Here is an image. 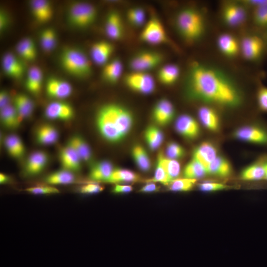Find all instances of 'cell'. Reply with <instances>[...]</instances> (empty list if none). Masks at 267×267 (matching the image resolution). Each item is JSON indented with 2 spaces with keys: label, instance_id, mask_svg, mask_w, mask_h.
Here are the masks:
<instances>
[{
  "label": "cell",
  "instance_id": "cell-1",
  "mask_svg": "<svg viewBox=\"0 0 267 267\" xmlns=\"http://www.w3.org/2000/svg\"><path fill=\"white\" fill-rule=\"evenodd\" d=\"M186 88L190 97L209 103L234 107L241 100L238 89L226 74L198 62L192 63L189 68Z\"/></svg>",
  "mask_w": 267,
  "mask_h": 267
},
{
  "label": "cell",
  "instance_id": "cell-2",
  "mask_svg": "<svg viewBox=\"0 0 267 267\" xmlns=\"http://www.w3.org/2000/svg\"><path fill=\"white\" fill-rule=\"evenodd\" d=\"M133 121L132 114L128 109L114 103L101 107L96 118L99 133L105 140L111 142L122 140L131 130Z\"/></svg>",
  "mask_w": 267,
  "mask_h": 267
},
{
  "label": "cell",
  "instance_id": "cell-3",
  "mask_svg": "<svg viewBox=\"0 0 267 267\" xmlns=\"http://www.w3.org/2000/svg\"><path fill=\"white\" fill-rule=\"evenodd\" d=\"M175 24L180 36L188 42L200 38L205 31V22L201 13L196 9L187 7L177 14Z\"/></svg>",
  "mask_w": 267,
  "mask_h": 267
},
{
  "label": "cell",
  "instance_id": "cell-4",
  "mask_svg": "<svg viewBox=\"0 0 267 267\" xmlns=\"http://www.w3.org/2000/svg\"><path fill=\"white\" fill-rule=\"evenodd\" d=\"M60 61L63 69L73 76L85 78L91 73L89 59L79 49L71 47L64 49L61 53Z\"/></svg>",
  "mask_w": 267,
  "mask_h": 267
},
{
  "label": "cell",
  "instance_id": "cell-5",
  "mask_svg": "<svg viewBox=\"0 0 267 267\" xmlns=\"http://www.w3.org/2000/svg\"><path fill=\"white\" fill-rule=\"evenodd\" d=\"M97 9L87 2H76L70 7L68 13L69 24L77 28H84L89 26L95 21Z\"/></svg>",
  "mask_w": 267,
  "mask_h": 267
},
{
  "label": "cell",
  "instance_id": "cell-6",
  "mask_svg": "<svg viewBox=\"0 0 267 267\" xmlns=\"http://www.w3.org/2000/svg\"><path fill=\"white\" fill-rule=\"evenodd\" d=\"M141 40L152 45L165 44L168 41L165 28L160 20L152 16L145 23L140 34Z\"/></svg>",
  "mask_w": 267,
  "mask_h": 267
},
{
  "label": "cell",
  "instance_id": "cell-7",
  "mask_svg": "<svg viewBox=\"0 0 267 267\" xmlns=\"http://www.w3.org/2000/svg\"><path fill=\"white\" fill-rule=\"evenodd\" d=\"M163 59V55L157 51H142L131 58L129 66L133 71L147 72L160 65Z\"/></svg>",
  "mask_w": 267,
  "mask_h": 267
},
{
  "label": "cell",
  "instance_id": "cell-8",
  "mask_svg": "<svg viewBox=\"0 0 267 267\" xmlns=\"http://www.w3.org/2000/svg\"><path fill=\"white\" fill-rule=\"evenodd\" d=\"M125 82L130 89L141 94L151 93L155 89V80L147 72L133 71L126 75Z\"/></svg>",
  "mask_w": 267,
  "mask_h": 267
},
{
  "label": "cell",
  "instance_id": "cell-9",
  "mask_svg": "<svg viewBox=\"0 0 267 267\" xmlns=\"http://www.w3.org/2000/svg\"><path fill=\"white\" fill-rule=\"evenodd\" d=\"M266 47L265 40L261 36L253 34L245 36L241 43V50L244 57L256 61L263 55Z\"/></svg>",
  "mask_w": 267,
  "mask_h": 267
},
{
  "label": "cell",
  "instance_id": "cell-10",
  "mask_svg": "<svg viewBox=\"0 0 267 267\" xmlns=\"http://www.w3.org/2000/svg\"><path fill=\"white\" fill-rule=\"evenodd\" d=\"M222 17L225 24L229 26H240L246 19V9L245 6L241 3L229 2L222 8Z\"/></svg>",
  "mask_w": 267,
  "mask_h": 267
},
{
  "label": "cell",
  "instance_id": "cell-11",
  "mask_svg": "<svg viewBox=\"0 0 267 267\" xmlns=\"http://www.w3.org/2000/svg\"><path fill=\"white\" fill-rule=\"evenodd\" d=\"M72 107L68 103L62 101H54L45 108V116L52 120L69 121L74 116Z\"/></svg>",
  "mask_w": 267,
  "mask_h": 267
},
{
  "label": "cell",
  "instance_id": "cell-12",
  "mask_svg": "<svg viewBox=\"0 0 267 267\" xmlns=\"http://www.w3.org/2000/svg\"><path fill=\"white\" fill-rule=\"evenodd\" d=\"M175 128L181 136L187 139L196 138L200 133L199 126L196 121L188 115L179 116L176 121Z\"/></svg>",
  "mask_w": 267,
  "mask_h": 267
},
{
  "label": "cell",
  "instance_id": "cell-13",
  "mask_svg": "<svg viewBox=\"0 0 267 267\" xmlns=\"http://www.w3.org/2000/svg\"><path fill=\"white\" fill-rule=\"evenodd\" d=\"M238 139L257 144L267 143V132L255 126H245L240 128L235 133Z\"/></svg>",
  "mask_w": 267,
  "mask_h": 267
},
{
  "label": "cell",
  "instance_id": "cell-14",
  "mask_svg": "<svg viewBox=\"0 0 267 267\" xmlns=\"http://www.w3.org/2000/svg\"><path fill=\"white\" fill-rule=\"evenodd\" d=\"M175 113L173 104L166 99L159 100L154 107L153 117L159 125L164 126L172 121Z\"/></svg>",
  "mask_w": 267,
  "mask_h": 267
},
{
  "label": "cell",
  "instance_id": "cell-15",
  "mask_svg": "<svg viewBox=\"0 0 267 267\" xmlns=\"http://www.w3.org/2000/svg\"><path fill=\"white\" fill-rule=\"evenodd\" d=\"M46 92L50 97L63 99L71 95L72 88L71 85L65 81L51 78L46 83Z\"/></svg>",
  "mask_w": 267,
  "mask_h": 267
},
{
  "label": "cell",
  "instance_id": "cell-16",
  "mask_svg": "<svg viewBox=\"0 0 267 267\" xmlns=\"http://www.w3.org/2000/svg\"><path fill=\"white\" fill-rule=\"evenodd\" d=\"M114 51L113 45L107 41H101L94 43L90 49L93 62L98 65H105Z\"/></svg>",
  "mask_w": 267,
  "mask_h": 267
},
{
  "label": "cell",
  "instance_id": "cell-17",
  "mask_svg": "<svg viewBox=\"0 0 267 267\" xmlns=\"http://www.w3.org/2000/svg\"><path fill=\"white\" fill-rule=\"evenodd\" d=\"M217 157V149L209 142L202 143L194 150L193 153V159L202 165L206 170L209 165Z\"/></svg>",
  "mask_w": 267,
  "mask_h": 267
},
{
  "label": "cell",
  "instance_id": "cell-18",
  "mask_svg": "<svg viewBox=\"0 0 267 267\" xmlns=\"http://www.w3.org/2000/svg\"><path fill=\"white\" fill-rule=\"evenodd\" d=\"M59 158L64 170L71 172L80 170L82 160L76 152L69 145H67L61 149Z\"/></svg>",
  "mask_w": 267,
  "mask_h": 267
},
{
  "label": "cell",
  "instance_id": "cell-19",
  "mask_svg": "<svg viewBox=\"0 0 267 267\" xmlns=\"http://www.w3.org/2000/svg\"><path fill=\"white\" fill-rule=\"evenodd\" d=\"M2 65L5 73L10 77L19 79L24 73V67L21 61L13 54L5 53L2 58Z\"/></svg>",
  "mask_w": 267,
  "mask_h": 267
},
{
  "label": "cell",
  "instance_id": "cell-20",
  "mask_svg": "<svg viewBox=\"0 0 267 267\" xmlns=\"http://www.w3.org/2000/svg\"><path fill=\"white\" fill-rule=\"evenodd\" d=\"M105 32L108 37L114 40L120 39L124 33L123 24L120 14L112 11L108 15L105 23Z\"/></svg>",
  "mask_w": 267,
  "mask_h": 267
},
{
  "label": "cell",
  "instance_id": "cell-21",
  "mask_svg": "<svg viewBox=\"0 0 267 267\" xmlns=\"http://www.w3.org/2000/svg\"><path fill=\"white\" fill-rule=\"evenodd\" d=\"M48 161L47 154L41 151L31 154L26 162L25 171L29 176H35L40 173L45 167Z\"/></svg>",
  "mask_w": 267,
  "mask_h": 267
},
{
  "label": "cell",
  "instance_id": "cell-22",
  "mask_svg": "<svg viewBox=\"0 0 267 267\" xmlns=\"http://www.w3.org/2000/svg\"><path fill=\"white\" fill-rule=\"evenodd\" d=\"M32 13L34 18L41 23L49 20L52 15L50 3L44 0H34L30 2Z\"/></svg>",
  "mask_w": 267,
  "mask_h": 267
},
{
  "label": "cell",
  "instance_id": "cell-23",
  "mask_svg": "<svg viewBox=\"0 0 267 267\" xmlns=\"http://www.w3.org/2000/svg\"><path fill=\"white\" fill-rule=\"evenodd\" d=\"M114 169L112 163L109 161H100L91 167L89 171V178L95 181L106 182Z\"/></svg>",
  "mask_w": 267,
  "mask_h": 267
},
{
  "label": "cell",
  "instance_id": "cell-24",
  "mask_svg": "<svg viewBox=\"0 0 267 267\" xmlns=\"http://www.w3.org/2000/svg\"><path fill=\"white\" fill-rule=\"evenodd\" d=\"M217 44L221 51L227 56H235L238 53V43L236 39L230 34H221L218 38Z\"/></svg>",
  "mask_w": 267,
  "mask_h": 267
},
{
  "label": "cell",
  "instance_id": "cell-25",
  "mask_svg": "<svg viewBox=\"0 0 267 267\" xmlns=\"http://www.w3.org/2000/svg\"><path fill=\"white\" fill-rule=\"evenodd\" d=\"M36 134L37 141L42 145L54 144L57 141L59 137L57 129L49 124H44L39 127Z\"/></svg>",
  "mask_w": 267,
  "mask_h": 267
},
{
  "label": "cell",
  "instance_id": "cell-26",
  "mask_svg": "<svg viewBox=\"0 0 267 267\" xmlns=\"http://www.w3.org/2000/svg\"><path fill=\"white\" fill-rule=\"evenodd\" d=\"M14 106L21 120L30 117L34 109L33 100L24 94H18L15 96Z\"/></svg>",
  "mask_w": 267,
  "mask_h": 267
},
{
  "label": "cell",
  "instance_id": "cell-27",
  "mask_svg": "<svg viewBox=\"0 0 267 267\" xmlns=\"http://www.w3.org/2000/svg\"><path fill=\"white\" fill-rule=\"evenodd\" d=\"M199 119L202 124L212 131H217L220 126L219 117L217 113L207 106L201 107L198 111Z\"/></svg>",
  "mask_w": 267,
  "mask_h": 267
},
{
  "label": "cell",
  "instance_id": "cell-28",
  "mask_svg": "<svg viewBox=\"0 0 267 267\" xmlns=\"http://www.w3.org/2000/svg\"><path fill=\"white\" fill-rule=\"evenodd\" d=\"M123 69L121 61L118 58L114 59L104 65L102 71V77L110 83H115L121 77Z\"/></svg>",
  "mask_w": 267,
  "mask_h": 267
},
{
  "label": "cell",
  "instance_id": "cell-29",
  "mask_svg": "<svg viewBox=\"0 0 267 267\" xmlns=\"http://www.w3.org/2000/svg\"><path fill=\"white\" fill-rule=\"evenodd\" d=\"M67 145L76 152L82 161L88 162L91 158L92 152L90 148L81 136L73 135L70 138Z\"/></svg>",
  "mask_w": 267,
  "mask_h": 267
},
{
  "label": "cell",
  "instance_id": "cell-30",
  "mask_svg": "<svg viewBox=\"0 0 267 267\" xmlns=\"http://www.w3.org/2000/svg\"><path fill=\"white\" fill-rule=\"evenodd\" d=\"M180 74L178 66L169 64L162 67L158 71L157 78L159 81L166 85H171L175 83Z\"/></svg>",
  "mask_w": 267,
  "mask_h": 267
},
{
  "label": "cell",
  "instance_id": "cell-31",
  "mask_svg": "<svg viewBox=\"0 0 267 267\" xmlns=\"http://www.w3.org/2000/svg\"><path fill=\"white\" fill-rule=\"evenodd\" d=\"M207 173L220 177H226L231 173V168L229 162L225 158L217 157L209 165Z\"/></svg>",
  "mask_w": 267,
  "mask_h": 267
},
{
  "label": "cell",
  "instance_id": "cell-32",
  "mask_svg": "<svg viewBox=\"0 0 267 267\" xmlns=\"http://www.w3.org/2000/svg\"><path fill=\"white\" fill-rule=\"evenodd\" d=\"M0 120L2 124L8 129H15L21 121L14 106L8 105L0 109Z\"/></svg>",
  "mask_w": 267,
  "mask_h": 267
},
{
  "label": "cell",
  "instance_id": "cell-33",
  "mask_svg": "<svg viewBox=\"0 0 267 267\" xmlns=\"http://www.w3.org/2000/svg\"><path fill=\"white\" fill-rule=\"evenodd\" d=\"M4 145L9 155L15 158L22 157L25 147L21 138L16 134H10L4 140Z\"/></svg>",
  "mask_w": 267,
  "mask_h": 267
},
{
  "label": "cell",
  "instance_id": "cell-34",
  "mask_svg": "<svg viewBox=\"0 0 267 267\" xmlns=\"http://www.w3.org/2000/svg\"><path fill=\"white\" fill-rule=\"evenodd\" d=\"M43 73L37 66L31 67L28 72L26 86L27 89L33 93H38L41 89Z\"/></svg>",
  "mask_w": 267,
  "mask_h": 267
},
{
  "label": "cell",
  "instance_id": "cell-35",
  "mask_svg": "<svg viewBox=\"0 0 267 267\" xmlns=\"http://www.w3.org/2000/svg\"><path fill=\"white\" fill-rule=\"evenodd\" d=\"M139 179V176L134 172L124 169H114L106 182L111 183L131 182Z\"/></svg>",
  "mask_w": 267,
  "mask_h": 267
},
{
  "label": "cell",
  "instance_id": "cell-36",
  "mask_svg": "<svg viewBox=\"0 0 267 267\" xmlns=\"http://www.w3.org/2000/svg\"><path fill=\"white\" fill-rule=\"evenodd\" d=\"M132 154L137 166L141 171L147 172L150 170V160L142 146L139 145H135L132 149Z\"/></svg>",
  "mask_w": 267,
  "mask_h": 267
},
{
  "label": "cell",
  "instance_id": "cell-37",
  "mask_svg": "<svg viewBox=\"0 0 267 267\" xmlns=\"http://www.w3.org/2000/svg\"><path fill=\"white\" fill-rule=\"evenodd\" d=\"M75 180L73 172L64 169L51 173L45 178V181L50 184H68Z\"/></svg>",
  "mask_w": 267,
  "mask_h": 267
},
{
  "label": "cell",
  "instance_id": "cell-38",
  "mask_svg": "<svg viewBox=\"0 0 267 267\" xmlns=\"http://www.w3.org/2000/svg\"><path fill=\"white\" fill-rule=\"evenodd\" d=\"M145 140L152 150L158 148L164 140V135L161 130L155 126H149L145 131Z\"/></svg>",
  "mask_w": 267,
  "mask_h": 267
},
{
  "label": "cell",
  "instance_id": "cell-39",
  "mask_svg": "<svg viewBox=\"0 0 267 267\" xmlns=\"http://www.w3.org/2000/svg\"><path fill=\"white\" fill-rule=\"evenodd\" d=\"M158 157L160 158L171 181L178 178L180 174V165L179 162L177 160L165 156L162 152L159 154Z\"/></svg>",
  "mask_w": 267,
  "mask_h": 267
},
{
  "label": "cell",
  "instance_id": "cell-40",
  "mask_svg": "<svg viewBox=\"0 0 267 267\" xmlns=\"http://www.w3.org/2000/svg\"><path fill=\"white\" fill-rule=\"evenodd\" d=\"M207 171L205 168L193 159L184 167L183 174L185 178L195 179L204 177Z\"/></svg>",
  "mask_w": 267,
  "mask_h": 267
},
{
  "label": "cell",
  "instance_id": "cell-41",
  "mask_svg": "<svg viewBox=\"0 0 267 267\" xmlns=\"http://www.w3.org/2000/svg\"><path fill=\"white\" fill-rule=\"evenodd\" d=\"M265 170L264 164H255L246 168L241 175L242 179L245 180H259L265 178Z\"/></svg>",
  "mask_w": 267,
  "mask_h": 267
},
{
  "label": "cell",
  "instance_id": "cell-42",
  "mask_svg": "<svg viewBox=\"0 0 267 267\" xmlns=\"http://www.w3.org/2000/svg\"><path fill=\"white\" fill-rule=\"evenodd\" d=\"M129 22L133 26L138 27L145 23V13L141 7H134L129 9L127 13Z\"/></svg>",
  "mask_w": 267,
  "mask_h": 267
},
{
  "label": "cell",
  "instance_id": "cell-43",
  "mask_svg": "<svg viewBox=\"0 0 267 267\" xmlns=\"http://www.w3.org/2000/svg\"><path fill=\"white\" fill-rule=\"evenodd\" d=\"M40 39L42 47L45 51H51L56 45V34L51 29H46L42 31Z\"/></svg>",
  "mask_w": 267,
  "mask_h": 267
},
{
  "label": "cell",
  "instance_id": "cell-44",
  "mask_svg": "<svg viewBox=\"0 0 267 267\" xmlns=\"http://www.w3.org/2000/svg\"><path fill=\"white\" fill-rule=\"evenodd\" d=\"M196 179L188 178H177L169 184V189L173 191H188L194 185Z\"/></svg>",
  "mask_w": 267,
  "mask_h": 267
},
{
  "label": "cell",
  "instance_id": "cell-45",
  "mask_svg": "<svg viewBox=\"0 0 267 267\" xmlns=\"http://www.w3.org/2000/svg\"><path fill=\"white\" fill-rule=\"evenodd\" d=\"M150 182H158L164 185H169L171 182L167 173L158 157L154 177Z\"/></svg>",
  "mask_w": 267,
  "mask_h": 267
},
{
  "label": "cell",
  "instance_id": "cell-46",
  "mask_svg": "<svg viewBox=\"0 0 267 267\" xmlns=\"http://www.w3.org/2000/svg\"><path fill=\"white\" fill-rule=\"evenodd\" d=\"M166 154L168 158L177 160L184 156L185 151L180 145L175 142H171L167 146Z\"/></svg>",
  "mask_w": 267,
  "mask_h": 267
},
{
  "label": "cell",
  "instance_id": "cell-47",
  "mask_svg": "<svg viewBox=\"0 0 267 267\" xmlns=\"http://www.w3.org/2000/svg\"><path fill=\"white\" fill-rule=\"evenodd\" d=\"M16 49L18 54L25 60H33L36 57V49L27 46L21 41L16 45Z\"/></svg>",
  "mask_w": 267,
  "mask_h": 267
},
{
  "label": "cell",
  "instance_id": "cell-48",
  "mask_svg": "<svg viewBox=\"0 0 267 267\" xmlns=\"http://www.w3.org/2000/svg\"><path fill=\"white\" fill-rule=\"evenodd\" d=\"M26 191L33 194H56L59 191L56 188L50 186H40L29 187Z\"/></svg>",
  "mask_w": 267,
  "mask_h": 267
},
{
  "label": "cell",
  "instance_id": "cell-49",
  "mask_svg": "<svg viewBox=\"0 0 267 267\" xmlns=\"http://www.w3.org/2000/svg\"><path fill=\"white\" fill-rule=\"evenodd\" d=\"M257 103L260 109L267 112V87L261 86L258 90Z\"/></svg>",
  "mask_w": 267,
  "mask_h": 267
},
{
  "label": "cell",
  "instance_id": "cell-50",
  "mask_svg": "<svg viewBox=\"0 0 267 267\" xmlns=\"http://www.w3.org/2000/svg\"><path fill=\"white\" fill-rule=\"evenodd\" d=\"M226 187L223 184L214 182H205L199 185L200 189L206 192L221 190L225 188Z\"/></svg>",
  "mask_w": 267,
  "mask_h": 267
},
{
  "label": "cell",
  "instance_id": "cell-51",
  "mask_svg": "<svg viewBox=\"0 0 267 267\" xmlns=\"http://www.w3.org/2000/svg\"><path fill=\"white\" fill-rule=\"evenodd\" d=\"M80 189L83 194H94L102 191L103 187L98 183H90L83 185Z\"/></svg>",
  "mask_w": 267,
  "mask_h": 267
},
{
  "label": "cell",
  "instance_id": "cell-52",
  "mask_svg": "<svg viewBox=\"0 0 267 267\" xmlns=\"http://www.w3.org/2000/svg\"><path fill=\"white\" fill-rule=\"evenodd\" d=\"M133 189V188L131 185L116 184L112 192L114 193H126L131 192Z\"/></svg>",
  "mask_w": 267,
  "mask_h": 267
},
{
  "label": "cell",
  "instance_id": "cell-53",
  "mask_svg": "<svg viewBox=\"0 0 267 267\" xmlns=\"http://www.w3.org/2000/svg\"><path fill=\"white\" fill-rule=\"evenodd\" d=\"M10 96L8 92L2 90L0 92V109L9 105Z\"/></svg>",
  "mask_w": 267,
  "mask_h": 267
},
{
  "label": "cell",
  "instance_id": "cell-54",
  "mask_svg": "<svg viewBox=\"0 0 267 267\" xmlns=\"http://www.w3.org/2000/svg\"><path fill=\"white\" fill-rule=\"evenodd\" d=\"M159 187L153 182H149L143 186L139 190L142 193H150L158 191Z\"/></svg>",
  "mask_w": 267,
  "mask_h": 267
},
{
  "label": "cell",
  "instance_id": "cell-55",
  "mask_svg": "<svg viewBox=\"0 0 267 267\" xmlns=\"http://www.w3.org/2000/svg\"><path fill=\"white\" fill-rule=\"evenodd\" d=\"M8 18L7 14L3 11L1 10L0 13V30L3 31L7 26Z\"/></svg>",
  "mask_w": 267,
  "mask_h": 267
},
{
  "label": "cell",
  "instance_id": "cell-56",
  "mask_svg": "<svg viewBox=\"0 0 267 267\" xmlns=\"http://www.w3.org/2000/svg\"><path fill=\"white\" fill-rule=\"evenodd\" d=\"M9 180V178L7 175L1 173L0 174V182L1 184L7 183Z\"/></svg>",
  "mask_w": 267,
  "mask_h": 267
},
{
  "label": "cell",
  "instance_id": "cell-57",
  "mask_svg": "<svg viewBox=\"0 0 267 267\" xmlns=\"http://www.w3.org/2000/svg\"><path fill=\"white\" fill-rule=\"evenodd\" d=\"M264 166L265 170V178L267 179V163L264 164Z\"/></svg>",
  "mask_w": 267,
  "mask_h": 267
},
{
  "label": "cell",
  "instance_id": "cell-58",
  "mask_svg": "<svg viewBox=\"0 0 267 267\" xmlns=\"http://www.w3.org/2000/svg\"><path fill=\"white\" fill-rule=\"evenodd\" d=\"M266 39H267V34H266Z\"/></svg>",
  "mask_w": 267,
  "mask_h": 267
}]
</instances>
